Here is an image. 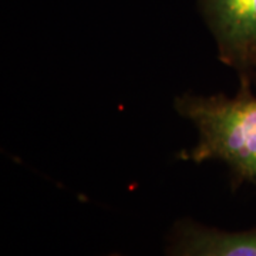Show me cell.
<instances>
[{"label":"cell","mask_w":256,"mask_h":256,"mask_svg":"<svg viewBox=\"0 0 256 256\" xmlns=\"http://www.w3.org/2000/svg\"><path fill=\"white\" fill-rule=\"evenodd\" d=\"M176 111L198 131V141L181 158L195 164L210 160L225 162L235 185L256 186V97L250 84L240 82L236 96L184 94Z\"/></svg>","instance_id":"obj_1"},{"label":"cell","mask_w":256,"mask_h":256,"mask_svg":"<svg viewBox=\"0 0 256 256\" xmlns=\"http://www.w3.org/2000/svg\"><path fill=\"white\" fill-rule=\"evenodd\" d=\"M220 62L256 82V0H204Z\"/></svg>","instance_id":"obj_2"},{"label":"cell","mask_w":256,"mask_h":256,"mask_svg":"<svg viewBox=\"0 0 256 256\" xmlns=\"http://www.w3.org/2000/svg\"><path fill=\"white\" fill-rule=\"evenodd\" d=\"M166 256H256V229L228 232L180 220L168 239Z\"/></svg>","instance_id":"obj_3"},{"label":"cell","mask_w":256,"mask_h":256,"mask_svg":"<svg viewBox=\"0 0 256 256\" xmlns=\"http://www.w3.org/2000/svg\"><path fill=\"white\" fill-rule=\"evenodd\" d=\"M112 256H118V255H112Z\"/></svg>","instance_id":"obj_4"}]
</instances>
